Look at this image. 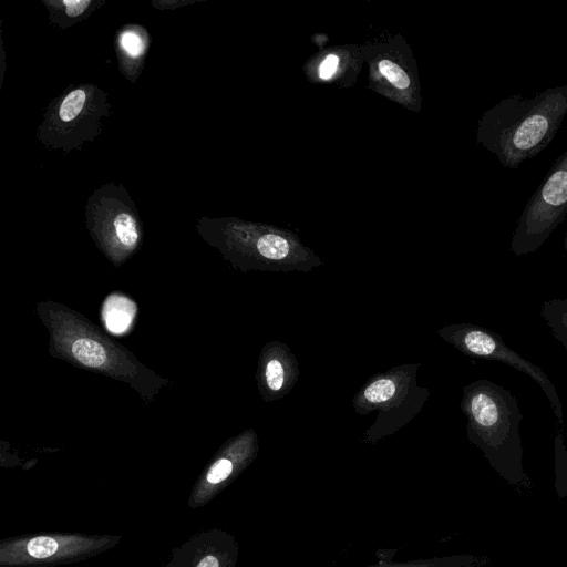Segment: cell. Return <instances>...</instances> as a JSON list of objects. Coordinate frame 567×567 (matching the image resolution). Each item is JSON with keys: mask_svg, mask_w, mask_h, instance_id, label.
<instances>
[{"mask_svg": "<svg viewBox=\"0 0 567 567\" xmlns=\"http://www.w3.org/2000/svg\"><path fill=\"white\" fill-rule=\"evenodd\" d=\"M567 115V85L495 104L481 123V142L507 168L542 152Z\"/></svg>", "mask_w": 567, "mask_h": 567, "instance_id": "obj_1", "label": "cell"}, {"mask_svg": "<svg viewBox=\"0 0 567 567\" xmlns=\"http://www.w3.org/2000/svg\"><path fill=\"white\" fill-rule=\"evenodd\" d=\"M462 408L468 416V439L492 468L509 485L529 487L519 434L523 414L516 398L499 384L478 380L464 389Z\"/></svg>", "mask_w": 567, "mask_h": 567, "instance_id": "obj_2", "label": "cell"}, {"mask_svg": "<svg viewBox=\"0 0 567 567\" xmlns=\"http://www.w3.org/2000/svg\"><path fill=\"white\" fill-rule=\"evenodd\" d=\"M107 93L94 84L70 86L47 107L37 137L50 150H80L101 133V118L110 114Z\"/></svg>", "mask_w": 567, "mask_h": 567, "instance_id": "obj_3", "label": "cell"}, {"mask_svg": "<svg viewBox=\"0 0 567 567\" xmlns=\"http://www.w3.org/2000/svg\"><path fill=\"white\" fill-rule=\"evenodd\" d=\"M567 216V152L550 168L532 195L513 233L516 256L535 252Z\"/></svg>", "mask_w": 567, "mask_h": 567, "instance_id": "obj_4", "label": "cell"}, {"mask_svg": "<svg viewBox=\"0 0 567 567\" xmlns=\"http://www.w3.org/2000/svg\"><path fill=\"white\" fill-rule=\"evenodd\" d=\"M447 339L468 355L503 362L532 378L544 391L558 423L563 425L561 402L548 375L540 367L507 347L498 333L474 324H462L450 328Z\"/></svg>", "mask_w": 567, "mask_h": 567, "instance_id": "obj_5", "label": "cell"}, {"mask_svg": "<svg viewBox=\"0 0 567 567\" xmlns=\"http://www.w3.org/2000/svg\"><path fill=\"white\" fill-rule=\"evenodd\" d=\"M85 215L97 236L115 241L125 250L137 246L141 223L136 205L124 186L109 183L96 188L87 199Z\"/></svg>", "mask_w": 567, "mask_h": 567, "instance_id": "obj_6", "label": "cell"}, {"mask_svg": "<svg viewBox=\"0 0 567 567\" xmlns=\"http://www.w3.org/2000/svg\"><path fill=\"white\" fill-rule=\"evenodd\" d=\"M150 42V34L141 25L128 24L117 32L115 49L120 70L131 82H135L143 70Z\"/></svg>", "mask_w": 567, "mask_h": 567, "instance_id": "obj_7", "label": "cell"}, {"mask_svg": "<svg viewBox=\"0 0 567 567\" xmlns=\"http://www.w3.org/2000/svg\"><path fill=\"white\" fill-rule=\"evenodd\" d=\"M51 22L64 30L89 18L104 0H42Z\"/></svg>", "mask_w": 567, "mask_h": 567, "instance_id": "obj_8", "label": "cell"}, {"mask_svg": "<svg viewBox=\"0 0 567 567\" xmlns=\"http://www.w3.org/2000/svg\"><path fill=\"white\" fill-rule=\"evenodd\" d=\"M489 564L491 558L487 556L458 554L405 561L382 560L367 567H486Z\"/></svg>", "mask_w": 567, "mask_h": 567, "instance_id": "obj_9", "label": "cell"}, {"mask_svg": "<svg viewBox=\"0 0 567 567\" xmlns=\"http://www.w3.org/2000/svg\"><path fill=\"white\" fill-rule=\"evenodd\" d=\"M135 303L123 296H110L103 306V320L105 327L116 334L125 332L135 316Z\"/></svg>", "mask_w": 567, "mask_h": 567, "instance_id": "obj_10", "label": "cell"}, {"mask_svg": "<svg viewBox=\"0 0 567 567\" xmlns=\"http://www.w3.org/2000/svg\"><path fill=\"white\" fill-rule=\"evenodd\" d=\"M540 316L555 339L567 350V298L544 301L540 305Z\"/></svg>", "mask_w": 567, "mask_h": 567, "instance_id": "obj_11", "label": "cell"}, {"mask_svg": "<svg viewBox=\"0 0 567 567\" xmlns=\"http://www.w3.org/2000/svg\"><path fill=\"white\" fill-rule=\"evenodd\" d=\"M73 355L83 364L92 368L101 367L105 362V350L93 340L80 339L72 346Z\"/></svg>", "mask_w": 567, "mask_h": 567, "instance_id": "obj_12", "label": "cell"}, {"mask_svg": "<svg viewBox=\"0 0 567 567\" xmlns=\"http://www.w3.org/2000/svg\"><path fill=\"white\" fill-rule=\"evenodd\" d=\"M555 473L556 489L563 498L567 496V449L561 432H558L555 437Z\"/></svg>", "mask_w": 567, "mask_h": 567, "instance_id": "obj_13", "label": "cell"}, {"mask_svg": "<svg viewBox=\"0 0 567 567\" xmlns=\"http://www.w3.org/2000/svg\"><path fill=\"white\" fill-rule=\"evenodd\" d=\"M257 249L267 259L280 260L288 255L289 244L281 236L266 234L258 239Z\"/></svg>", "mask_w": 567, "mask_h": 567, "instance_id": "obj_14", "label": "cell"}, {"mask_svg": "<svg viewBox=\"0 0 567 567\" xmlns=\"http://www.w3.org/2000/svg\"><path fill=\"white\" fill-rule=\"evenodd\" d=\"M395 383L390 379H380L365 388L363 395L372 403H381L391 399L395 393Z\"/></svg>", "mask_w": 567, "mask_h": 567, "instance_id": "obj_15", "label": "cell"}, {"mask_svg": "<svg viewBox=\"0 0 567 567\" xmlns=\"http://www.w3.org/2000/svg\"><path fill=\"white\" fill-rule=\"evenodd\" d=\"M28 553L34 558H47L58 550V543L54 538L39 536L32 538L27 545Z\"/></svg>", "mask_w": 567, "mask_h": 567, "instance_id": "obj_16", "label": "cell"}, {"mask_svg": "<svg viewBox=\"0 0 567 567\" xmlns=\"http://www.w3.org/2000/svg\"><path fill=\"white\" fill-rule=\"evenodd\" d=\"M379 70L398 89H406L410 85V79L406 73L390 60H382L379 63Z\"/></svg>", "mask_w": 567, "mask_h": 567, "instance_id": "obj_17", "label": "cell"}, {"mask_svg": "<svg viewBox=\"0 0 567 567\" xmlns=\"http://www.w3.org/2000/svg\"><path fill=\"white\" fill-rule=\"evenodd\" d=\"M265 375L270 390L279 391L282 388L285 382V371L279 360L272 359L268 361Z\"/></svg>", "mask_w": 567, "mask_h": 567, "instance_id": "obj_18", "label": "cell"}, {"mask_svg": "<svg viewBox=\"0 0 567 567\" xmlns=\"http://www.w3.org/2000/svg\"><path fill=\"white\" fill-rule=\"evenodd\" d=\"M234 470V464L228 458H220L216 461L207 473V481L210 484H219L230 476Z\"/></svg>", "mask_w": 567, "mask_h": 567, "instance_id": "obj_19", "label": "cell"}, {"mask_svg": "<svg viewBox=\"0 0 567 567\" xmlns=\"http://www.w3.org/2000/svg\"><path fill=\"white\" fill-rule=\"evenodd\" d=\"M339 63V58L336 54H329L322 61L319 68V75L322 79H329L336 72Z\"/></svg>", "mask_w": 567, "mask_h": 567, "instance_id": "obj_20", "label": "cell"}, {"mask_svg": "<svg viewBox=\"0 0 567 567\" xmlns=\"http://www.w3.org/2000/svg\"><path fill=\"white\" fill-rule=\"evenodd\" d=\"M197 567H219V560L215 556L209 555L204 557Z\"/></svg>", "mask_w": 567, "mask_h": 567, "instance_id": "obj_21", "label": "cell"}, {"mask_svg": "<svg viewBox=\"0 0 567 567\" xmlns=\"http://www.w3.org/2000/svg\"><path fill=\"white\" fill-rule=\"evenodd\" d=\"M564 248H565L566 257H567V234H566L565 239H564Z\"/></svg>", "mask_w": 567, "mask_h": 567, "instance_id": "obj_22", "label": "cell"}]
</instances>
